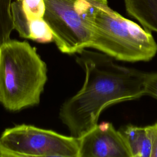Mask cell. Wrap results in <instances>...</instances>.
Masks as SVG:
<instances>
[{
  "label": "cell",
  "mask_w": 157,
  "mask_h": 157,
  "mask_svg": "<svg viewBox=\"0 0 157 157\" xmlns=\"http://www.w3.org/2000/svg\"><path fill=\"white\" fill-rule=\"evenodd\" d=\"M47 81L45 63L26 40L0 45V103L12 112L39 104Z\"/></svg>",
  "instance_id": "7a4b0ae2"
},
{
  "label": "cell",
  "mask_w": 157,
  "mask_h": 157,
  "mask_svg": "<svg viewBox=\"0 0 157 157\" xmlns=\"http://www.w3.org/2000/svg\"><path fill=\"white\" fill-rule=\"evenodd\" d=\"M78 157V139L25 124L6 128L0 136V157Z\"/></svg>",
  "instance_id": "5b68a950"
},
{
  "label": "cell",
  "mask_w": 157,
  "mask_h": 157,
  "mask_svg": "<svg viewBox=\"0 0 157 157\" xmlns=\"http://www.w3.org/2000/svg\"><path fill=\"white\" fill-rule=\"evenodd\" d=\"M90 48L128 62L148 61L157 52L150 31L121 16L108 4L99 6L94 12Z\"/></svg>",
  "instance_id": "3957f363"
},
{
  "label": "cell",
  "mask_w": 157,
  "mask_h": 157,
  "mask_svg": "<svg viewBox=\"0 0 157 157\" xmlns=\"http://www.w3.org/2000/svg\"><path fill=\"white\" fill-rule=\"evenodd\" d=\"M76 62L85 77L82 88L61 106L59 118L71 132L79 137L96 124L109 105L145 95L146 72L115 64L103 53L83 49Z\"/></svg>",
  "instance_id": "6da1fadb"
},
{
  "label": "cell",
  "mask_w": 157,
  "mask_h": 157,
  "mask_svg": "<svg viewBox=\"0 0 157 157\" xmlns=\"http://www.w3.org/2000/svg\"><path fill=\"white\" fill-rule=\"evenodd\" d=\"M20 3L22 10L29 20L43 18L45 6L44 0H15Z\"/></svg>",
  "instance_id": "8fae6325"
},
{
  "label": "cell",
  "mask_w": 157,
  "mask_h": 157,
  "mask_svg": "<svg viewBox=\"0 0 157 157\" xmlns=\"http://www.w3.org/2000/svg\"><path fill=\"white\" fill-rule=\"evenodd\" d=\"M29 39L39 43L53 41V33L44 18H36L29 21Z\"/></svg>",
  "instance_id": "30bf717a"
},
{
  "label": "cell",
  "mask_w": 157,
  "mask_h": 157,
  "mask_svg": "<svg viewBox=\"0 0 157 157\" xmlns=\"http://www.w3.org/2000/svg\"><path fill=\"white\" fill-rule=\"evenodd\" d=\"M157 99V73H147L145 83V95Z\"/></svg>",
  "instance_id": "7c38bea8"
},
{
  "label": "cell",
  "mask_w": 157,
  "mask_h": 157,
  "mask_svg": "<svg viewBox=\"0 0 157 157\" xmlns=\"http://www.w3.org/2000/svg\"><path fill=\"white\" fill-rule=\"evenodd\" d=\"M12 0H0V45L10 39L13 28L11 12Z\"/></svg>",
  "instance_id": "9c48e42d"
},
{
  "label": "cell",
  "mask_w": 157,
  "mask_h": 157,
  "mask_svg": "<svg viewBox=\"0 0 157 157\" xmlns=\"http://www.w3.org/2000/svg\"><path fill=\"white\" fill-rule=\"evenodd\" d=\"M78 139V157H131L124 137L111 123H98Z\"/></svg>",
  "instance_id": "8992f818"
},
{
  "label": "cell",
  "mask_w": 157,
  "mask_h": 157,
  "mask_svg": "<svg viewBox=\"0 0 157 157\" xmlns=\"http://www.w3.org/2000/svg\"><path fill=\"white\" fill-rule=\"evenodd\" d=\"M127 13L144 28L157 33V0H124Z\"/></svg>",
  "instance_id": "ba28073f"
},
{
  "label": "cell",
  "mask_w": 157,
  "mask_h": 157,
  "mask_svg": "<svg viewBox=\"0 0 157 157\" xmlns=\"http://www.w3.org/2000/svg\"><path fill=\"white\" fill-rule=\"evenodd\" d=\"M120 131L125 139L131 157H151V140L148 126L129 124Z\"/></svg>",
  "instance_id": "52a82bcc"
},
{
  "label": "cell",
  "mask_w": 157,
  "mask_h": 157,
  "mask_svg": "<svg viewBox=\"0 0 157 157\" xmlns=\"http://www.w3.org/2000/svg\"><path fill=\"white\" fill-rule=\"evenodd\" d=\"M151 140V157H157V123L148 126Z\"/></svg>",
  "instance_id": "4fadbf2b"
},
{
  "label": "cell",
  "mask_w": 157,
  "mask_h": 157,
  "mask_svg": "<svg viewBox=\"0 0 157 157\" xmlns=\"http://www.w3.org/2000/svg\"><path fill=\"white\" fill-rule=\"evenodd\" d=\"M44 19L60 52L77 54L90 48L94 10L107 0H44Z\"/></svg>",
  "instance_id": "277c9868"
}]
</instances>
